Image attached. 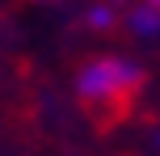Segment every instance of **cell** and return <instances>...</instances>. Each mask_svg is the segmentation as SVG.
<instances>
[{"mask_svg":"<svg viewBox=\"0 0 160 156\" xmlns=\"http://www.w3.org/2000/svg\"><path fill=\"white\" fill-rule=\"evenodd\" d=\"M34 4H47V0H34Z\"/></svg>","mask_w":160,"mask_h":156,"instance_id":"cell-2","label":"cell"},{"mask_svg":"<svg viewBox=\"0 0 160 156\" xmlns=\"http://www.w3.org/2000/svg\"><path fill=\"white\" fill-rule=\"evenodd\" d=\"M143 84H148V72L135 68L131 59L88 55V59H80L72 89H76V106L88 118V127L105 135L135 114L139 97H143Z\"/></svg>","mask_w":160,"mask_h":156,"instance_id":"cell-1","label":"cell"}]
</instances>
